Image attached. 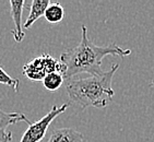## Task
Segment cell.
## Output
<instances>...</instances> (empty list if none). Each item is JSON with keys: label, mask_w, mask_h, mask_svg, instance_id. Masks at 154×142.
<instances>
[{"label": "cell", "mask_w": 154, "mask_h": 142, "mask_svg": "<svg viewBox=\"0 0 154 142\" xmlns=\"http://www.w3.org/2000/svg\"><path fill=\"white\" fill-rule=\"evenodd\" d=\"M81 29L82 36L80 43L75 47L62 53L60 56L59 61L63 67L62 76L67 80L72 79L74 76L80 73L100 76L103 73L102 62L106 56L116 55L125 57L131 54L130 49L119 47L115 43H112L107 46H97L89 39L85 25H82Z\"/></svg>", "instance_id": "6da1fadb"}, {"label": "cell", "mask_w": 154, "mask_h": 142, "mask_svg": "<svg viewBox=\"0 0 154 142\" xmlns=\"http://www.w3.org/2000/svg\"><path fill=\"white\" fill-rule=\"evenodd\" d=\"M118 63L107 71H103L100 76H91L85 79H69L66 83V91L68 93L70 102L81 108L86 107L107 106L108 102L113 98L115 92L112 88L113 78Z\"/></svg>", "instance_id": "7a4b0ae2"}, {"label": "cell", "mask_w": 154, "mask_h": 142, "mask_svg": "<svg viewBox=\"0 0 154 142\" xmlns=\"http://www.w3.org/2000/svg\"><path fill=\"white\" fill-rule=\"evenodd\" d=\"M62 71L63 67L61 62L48 54H43L39 57L30 60L22 69L24 76L32 81H43L47 74L53 72H60L62 74Z\"/></svg>", "instance_id": "3957f363"}, {"label": "cell", "mask_w": 154, "mask_h": 142, "mask_svg": "<svg viewBox=\"0 0 154 142\" xmlns=\"http://www.w3.org/2000/svg\"><path fill=\"white\" fill-rule=\"evenodd\" d=\"M68 107H69V104H62L60 106L54 105L51 107V110L43 118L39 119V120L34 122H31L29 120V122H27L29 128L23 133L20 142H39L41 140H43V138H44L46 132H47L49 126L54 122V119L56 118V117H58L65 110H67Z\"/></svg>", "instance_id": "277c9868"}, {"label": "cell", "mask_w": 154, "mask_h": 142, "mask_svg": "<svg viewBox=\"0 0 154 142\" xmlns=\"http://www.w3.org/2000/svg\"><path fill=\"white\" fill-rule=\"evenodd\" d=\"M19 122H29L26 116L21 113H6L0 108V142H11L12 132L8 131L10 125H14Z\"/></svg>", "instance_id": "5b68a950"}, {"label": "cell", "mask_w": 154, "mask_h": 142, "mask_svg": "<svg viewBox=\"0 0 154 142\" xmlns=\"http://www.w3.org/2000/svg\"><path fill=\"white\" fill-rule=\"evenodd\" d=\"M24 1L20 0V1H14L11 0L10 1V6H11V18L14 23V29L11 31L13 34L14 41L17 43L23 41L24 34L23 32V25H22V12H23V7H24Z\"/></svg>", "instance_id": "8992f818"}, {"label": "cell", "mask_w": 154, "mask_h": 142, "mask_svg": "<svg viewBox=\"0 0 154 142\" xmlns=\"http://www.w3.org/2000/svg\"><path fill=\"white\" fill-rule=\"evenodd\" d=\"M84 137L72 128L55 129L47 142H83Z\"/></svg>", "instance_id": "52a82bcc"}, {"label": "cell", "mask_w": 154, "mask_h": 142, "mask_svg": "<svg viewBox=\"0 0 154 142\" xmlns=\"http://www.w3.org/2000/svg\"><path fill=\"white\" fill-rule=\"evenodd\" d=\"M49 3L51 2L48 0H33L32 3H31L29 17H27L26 21L24 23V27L30 29L41 17H44L45 10H46Z\"/></svg>", "instance_id": "ba28073f"}, {"label": "cell", "mask_w": 154, "mask_h": 142, "mask_svg": "<svg viewBox=\"0 0 154 142\" xmlns=\"http://www.w3.org/2000/svg\"><path fill=\"white\" fill-rule=\"evenodd\" d=\"M45 19L51 24H56L61 22L65 17V9L58 2H51L45 10Z\"/></svg>", "instance_id": "9c48e42d"}, {"label": "cell", "mask_w": 154, "mask_h": 142, "mask_svg": "<svg viewBox=\"0 0 154 142\" xmlns=\"http://www.w3.org/2000/svg\"><path fill=\"white\" fill-rule=\"evenodd\" d=\"M63 80L65 78L60 72H53V73L47 74L43 79V84L45 89L48 91H57L63 84Z\"/></svg>", "instance_id": "30bf717a"}, {"label": "cell", "mask_w": 154, "mask_h": 142, "mask_svg": "<svg viewBox=\"0 0 154 142\" xmlns=\"http://www.w3.org/2000/svg\"><path fill=\"white\" fill-rule=\"evenodd\" d=\"M0 83L10 86L13 91L17 92L19 89L20 81H19V79H17V78H12L11 76H9V74L6 72V70H3V69L0 67Z\"/></svg>", "instance_id": "8fae6325"}, {"label": "cell", "mask_w": 154, "mask_h": 142, "mask_svg": "<svg viewBox=\"0 0 154 142\" xmlns=\"http://www.w3.org/2000/svg\"><path fill=\"white\" fill-rule=\"evenodd\" d=\"M152 84H153V85H154V80H153V82H152Z\"/></svg>", "instance_id": "7c38bea8"}]
</instances>
